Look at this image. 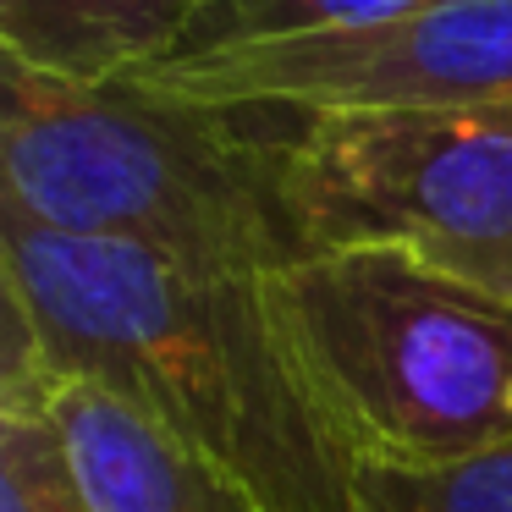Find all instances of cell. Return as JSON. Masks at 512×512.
Segmentation results:
<instances>
[{
  "label": "cell",
  "mask_w": 512,
  "mask_h": 512,
  "mask_svg": "<svg viewBox=\"0 0 512 512\" xmlns=\"http://www.w3.org/2000/svg\"><path fill=\"white\" fill-rule=\"evenodd\" d=\"M419 6H430V0H204V17L193 23L188 45L177 56L331 34V28H369L386 23V17L419 12Z\"/></svg>",
  "instance_id": "obj_10"
},
{
  "label": "cell",
  "mask_w": 512,
  "mask_h": 512,
  "mask_svg": "<svg viewBox=\"0 0 512 512\" xmlns=\"http://www.w3.org/2000/svg\"><path fill=\"white\" fill-rule=\"evenodd\" d=\"M204 0H0L6 61L56 83H122L188 45Z\"/></svg>",
  "instance_id": "obj_7"
},
{
  "label": "cell",
  "mask_w": 512,
  "mask_h": 512,
  "mask_svg": "<svg viewBox=\"0 0 512 512\" xmlns=\"http://www.w3.org/2000/svg\"><path fill=\"white\" fill-rule=\"evenodd\" d=\"M226 111V105H221ZM309 254L402 248L512 303V122L435 111H248Z\"/></svg>",
  "instance_id": "obj_4"
},
{
  "label": "cell",
  "mask_w": 512,
  "mask_h": 512,
  "mask_svg": "<svg viewBox=\"0 0 512 512\" xmlns=\"http://www.w3.org/2000/svg\"><path fill=\"white\" fill-rule=\"evenodd\" d=\"M45 402L67 435L94 512H259L89 380H56Z\"/></svg>",
  "instance_id": "obj_6"
},
{
  "label": "cell",
  "mask_w": 512,
  "mask_h": 512,
  "mask_svg": "<svg viewBox=\"0 0 512 512\" xmlns=\"http://www.w3.org/2000/svg\"><path fill=\"white\" fill-rule=\"evenodd\" d=\"M138 83L226 111H435L512 122V0H430L369 28L171 56Z\"/></svg>",
  "instance_id": "obj_5"
},
{
  "label": "cell",
  "mask_w": 512,
  "mask_h": 512,
  "mask_svg": "<svg viewBox=\"0 0 512 512\" xmlns=\"http://www.w3.org/2000/svg\"><path fill=\"white\" fill-rule=\"evenodd\" d=\"M0 193V215L210 276H270L309 259L265 127L138 78L56 83L6 61Z\"/></svg>",
  "instance_id": "obj_2"
},
{
  "label": "cell",
  "mask_w": 512,
  "mask_h": 512,
  "mask_svg": "<svg viewBox=\"0 0 512 512\" xmlns=\"http://www.w3.org/2000/svg\"><path fill=\"white\" fill-rule=\"evenodd\" d=\"M0 512H94L50 402H0Z\"/></svg>",
  "instance_id": "obj_9"
},
{
  "label": "cell",
  "mask_w": 512,
  "mask_h": 512,
  "mask_svg": "<svg viewBox=\"0 0 512 512\" xmlns=\"http://www.w3.org/2000/svg\"><path fill=\"white\" fill-rule=\"evenodd\" d=\"M0 287V402L89 380L259 512H353L364 457L320 408L265 276L182 270L0 215Z\"/></svg>",
  "instance_id": "obj_1"
},
{
  "label": "cell",
  "mask_w": 512,
  "mask_h": 512,
  "mask_svg": "<svg viewBox=\"0 0 512 512\" xmlns=\"http://www.w3.org/2000/svg\"><path fill=\"white\" fill-rule=\"evenodd\" d=\"M353 512H512V446L463 463H358Z\"/></svg>",
  "instance_id": "obj_8"
},
{
  "label": "cell",
  "mask_w": 512,
  "mask_h": 512,
  "mask_svg": "<svg viewBox=\"0 0 512 512\" xmlns=\"http://www.w3.org/2000/svg\"><path fill=\"white\" fill-rule=\"evenodd\" d=\"M320 408L369 463L512 446V303L402 248H331L265 276Z\"/></svg>",
  "instance_id": "obj_3"
}]
</instances>
